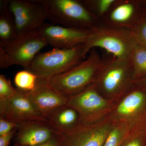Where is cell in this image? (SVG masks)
<instances>
[{"instance_id": "cell-10", "label": "cell", "mask_w": 146, "mask_h": 146, "mask_svg": "<svg viewBox=\"0 0 146 146\" xmlns=\"http://www.w3.org/2000/svg\"><path fill=\"white\" fill-rule=\"evenodd\" d=\"M0 116L17 123L48 122V120L36 110L25 91L18 89L13 96L0 100Z\"/></svg>"}, {"instance_id": "cell-29", "label": "cell", "mask_w": 146, "mask_h": 146, "mask_svg": "<svg viewBox=\"0 0 146 146\" xmlns=\"http://www.w3.org/2000/svg\"><path fill=\"white\" fill-rule=\"evenodd\" d=\"M142 5L143 11L146 15V1H142Z\"/></svg>"}, {"instance_id": "cell-23", "label": "cell", "mask_w": 146, "mask_h": 146, "mask_svg": "<svg viewBox=\"0 0 146 146\" xmlns=\"http://www.w3.org/2000/svg\"><path fill=\"white\" fill-rule=\"evenodd\" d=\"M119 146H146V129L132 131Z\"/></svg>"}, {"instance_id": "cell-3", "label": "cell", "mask_w": 146, "mask_h": 146, "mask_svg": "<svg viewBox=\"0 0 146 146\" xmlns=\"http://www.w3.org/2000/svg\"><path fill=\"white\" fill-rule=\"evenodd\" d=\"M88 57L70 70L47 79L53 89L68 97L82 92L95 82L103 58L95 48Z\"/></svg>"}, {"instance_id": "cell-13", "label": "cell", "mask_w": 146, "mask_h": 146, "mask_svg": "<svg viewBox=\"0 0 146 146\" xmlns=\"http://www.w3.org/2000/svg\"><path fill=\"white\" fill-rule=\"evenodd\" d=\"M25 92L36 110L47 119L55 110L67 105L69 99L51 87L47 79L39 78L35 89Z\"/></svg>"}, {"instance_id": "cell-17", "label": "cell", "mask_w": 146, "mask_h": 146, "mask_svg": "<svg viewBox=\"0 0 146 146\" xmlns=\"http://www.w3.org/2000/svg\"><path fill=\"white\" fill-rule=\"evenodd\" d=\"M9 1H0V46H6L17 35L13 15L9 10Z\"/></svg>"}, {"instance_id": "cell-11", "label": "cell", "mask_w": 146, "mask_h": 146, "mask_svg": "<svg viewBox=\"0 0 146 146\" xmlns=\"http://www.w3.org/2000/svg\"><path fill=\"white\" fill-rule=\"evenodd\" d=\"M112 126L108 117L92 124L81 123L71 132L62 134V146H103Z\"/></svg>"}, {"instance_id": "cell-26", "label": "cell", "mask_w": 146, "mask_h": 146, "mask_svg": "<svg viewBox=\"0 0 146 146\" xmlns=\"http://www.w3.org/2000/svg\"><path fill=\"white\" fill-rule=\"evenodd\" d=\"M17 128L6 133L5 135L0 136V146H9L11 139L14 137L17 132Z\"/></svg>"}, {"instance_id": "cell-12", "label": "cell", "mask_w": 146, "mask_h": 146, "mask_svg": "<svg viewBox=\"0 0 146 146\" xmlns=\"http://www.w3.org/2000/svg\"><path fill=\"white\" fill-rule=\"evenodd\" d=\"M91 30L68 27L44 23L39 31L48 45L54 48L66 49L84 44Z\"/></svg>"}, {"instance_id": "cell-21", "label": "cell", "mask_w": 146, "mask_h": 146, "mask_svg": "<svg viewBox=\"0 0 146 146\" xmlns=\"http://www.w3.org/2000/svg\"><path fill=\"white\" fill-rule=\"evenodd\" d=\"M39 77L27 70L18 72L14 78V82L17 89L26 92L32 91L35 89Z\"/></svg>"}, {"instance_id": "cell-9", "label": "cell", "mask_w": 146, "mask_h": 146, "mask_svg": "<svg viewBox=\"0 0 146 146\" xmlns=\"http://www.w3.org/2000/svg\"><path fill=\"white\" fill-rule=\"evenodd\" d=\"M8 9L14 18L17 36L39 30L47 20L44 7L36 0H10Z\"/></svg>"}, {"instance_id": "cell-15", "label": "cell", "mask_w": 146, "mask_h": 146, "mask_svg": "<svg viewBox=\"0 0 146 146\" xmlns=\"http://www.w3.org/2000/svg\"><path fill=\"white\" fill-rule=\"evenodd\" d=\"M14 138L17 146H37L47 143L58 134L48 122L19 123Z\"/></svg>"}, {"instance_id": "cell-8", "label": "cell", "mask_w": 146, "mask_h": 146, "mask_svg": "<svg viewBox=\"0 0 146 146\" xmlns=\"http://www.w3.org/2000/svg\"><path fill=\"white\" fill-rule=\"evenodd\" d=\"M115 103L102 96L94 84L79 94L69 97L67 105L74 108L82 123L92 124L108 117Z\"/></svg>"}, {"instance_id": "cell-27", "label": "cell", "mask_w": 146, "mask_h": 146, "mask_svg": "<svg viewBox=\"0 0 146 146\" xmlns=\"http://www.w3.org/2000/svg\"><path fill=\"white\" fill-rule=\"evenodd\" d=\"M37 146H62V134H58L46 143Z\"/></svg>"}, {"instance_id": "cell-7", "label": "cell", "mask_w": 146, "mask_h": 146, "mask_svg": "<svg viewBox=\"0 0 146 146\" xmlns=\"http://www.w3.org/2000/svg\"><path fill=\"white\" fill-rule=\"evenodd\" d=\"M108 117L112 123H125L134 130L146 129V89L133 86L115 103Z\"/></svg>"}, {"instance_id": "cell-24", "label": "cell", "mask_w": 146, "mask_h": 146, "mask_svg": "<svg viewBox=\"0 0 146 146\" xmlns=\"http://www.w3.org/2000/svg\"><path fill=\"white\" fill-rule=\"evenodd\" d=\"M16 92L17 88L13 87L10 80L4 75H0V100L9 98Z\"/></svg>"}, {"instance_id": "cell-18", "label": "cell", "mask_w": 146, "mask_h": 146, "mask_svg": "<svg viewBox=\"0 0 146 146\" xmlns=\"http://www.w3.org/2000/svg\"><path fill=\"white\" fill-rule=\"evenodd\" d=\"M133 82L146 76V48L136 43L129 56Z\"/></svg>"}, {"instance_id": "cell-1", "label": "cell", "mask_w": 146, "mask_h": 146, "mask_svg": "<svg viewBox=\"0 0 146 146\" xmlns=\"http://www.w3.org/2000/svg\"><path fill=\"white\" fill-rule=\"evenodd\" d=\"M133 71L129 58L103 59L93 84L101 95L116 103L133 85Z\"/></svg>"}, {"instance_id": "cell-6", "label": "cell", "mask_w": 146, "mask_h": 146, "mask_svg": "<svg viewBox=\"0 0 146 146\" xmlns=\"http://www.w3.org/2000/svg\"><path fill=\"white\" fill-rule=\"evenodd\" d=\"M47 45L39 30L18 35L9 44L0 46V68L18 65L27 69Z\"/></svg>"}, {"instance_id": "cell-5", "label": "cell", "mask_w": 146, "mask_h": 146, "mask_svg": "<svg viewBox=\"0 0 146 146\" xmlns=\"http://www.w3.org/2000/svg\"><path fill=\"white\" fill-rule=\"evenodd\" d=\"M82 44L71 49L54 48L38 54L27 69L39 78L49 79L70 70L84 60Z\"/></svg>"}, {"instance_id": "cell-2", "label": "cell", "mask_w": 146, "mask_h": 146, "mask_svg": "<svg viewBox=\"0 0 146 146\" xmlns=\"http://www.w3.org/2000/svg\"><path fill=\"white\" fill-rule=\"evenodd\" d=\"M136 42L130 29L108 25L103 23L91 29L87 40L82 44L83 55L93 49H103L117 58H127Z\"/></svg>"}, {"instance_id": "cell-4", "label": "cell", "mask_w": 146, "mask_h": 146, "mask_svg": "<svg viewBox=\"0 0 146 146\" xmlns=\"http://www.w3.org/2000/svg\"><path fill=\"white\" fill-rule=\"evenodd\" d=\"M44 7L47 20L61 26L91 29L100 23L78 0H36Z\"/></svg>"}, {"instance_id": "cell-20", "label": "cell", "mask_w": 146, "mask_h": 146, "mask_svg": "<svg viewBox=\"0 0 146 146\" xmlns=\"http://www.w3.org/2000/svg\"><path fill=\"white\" fill-rule=\"evenodd\" d=\"M116 0H83L84 6L100 21L106 15Z\"/></svg>"}, {"instance_id": "cell-19", "label": "cell", "mask_w": 146, "mask_h": 146, "mask_svg": "<svg viewBox=\"0 0 146 146\" xmlns=\"http://www.w3.org/2000/svg\"><path fill=\"white\" fill-rule=\"evenodd\" d=\"M133 130V128L125 123H112L103 146H119L123 140Z\"/></svg>"}, {"instance_id": "cell-14", "label": "cell", "mask_w": 146, "mask_h": 146, "mask_svg": "<svg viewBox=\"0 0 146 146\" xmlns=\"http://www.w3.org/2000/svg\"><path fill=\"white\" fill-rule=\"evenodd\" d=\"M143 13L142 1L116 0L101 23L130 29Z\"/></svg>"}, {"instance_id": "cell-16", "label": "cell", "mask_w": 146, "mask_h": 146, "mask_svg": "<svg viewBox=\"0 0 146 146\" xmlns=\"http://www.w3.org/2000/svg\"><path fill=\"white\" fill-rule=\"evenodd\" d=\"M47 119L50 125L61 134L71 132L82 123L78 112L67 105L55 110Z\"/></svg>"}, {"instance_id": "cell-22", "label": "cell", "mask_w": 146, "mask_h": 146, "mask_svg": "<svg viewBox=\"0 0 146 146\" xmlns=\"http://www.w3.org/2000/svg\"><path fill=\"white\" fill-rule=\"evenodd\" d=\"M130 30L136 43L146 48V15L143 11Z\"/></svg>"}, {"instance_id": "cell-28", "label": "cell", "mask_w": 146, "mask_h": 146, "mask_svg": "<svg viewBox=\"0 0 146 146\" xmlns=\"http://www.w3.org/2000/svg\"><path fill=\"white\" fill-rule=\"evenodd\" d=\"M133 83L137 86L143 87L146 89V76L140 80L134 82Z\"/></svg>"}, {"instance_id": "cell-25", "label": "cell", "mask_w": 146, "mask_h": 146, "mask_svg": "<svg viewBox=\"0 0 146 146\" xmlns=\"http://www.w3.org/2000/svg\"><path fill=\"white\" fill-rule=\"evenodd\" d=\"M18 126V123L5 119L0 116V136L8 133Z\"/></svg>"}]
</instances>
